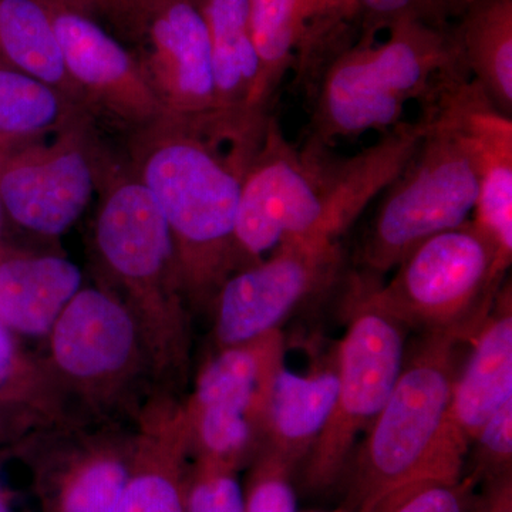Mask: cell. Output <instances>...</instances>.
I'll return each mask as SVG.
<instances>
[{
    "mask_svg": "<svg viewBox=\"0 0 512 512\" xmlns=\"http://www.w3.org/2000/svg\"><path fill=\"white\" fill-rule=\"evenodd\" d=\"M427 120L403 121L355 156L305 141L293 146L275 117L249 161L235 220L238 268L292 242L340 241L392 184L416 150Z\"/></svg>",
    "mask_w": 512,
    "mask_h": 512,
    "instance_id": "cell-1",
    "label": "cell"
},
{
    "mask_svg": "<svg viewBox=\"0 0 512 512\" xmlns=\"http://www.w3.org/2000/svg\"><path fill=\"white\" fill-rule=\"evenodd\" d=\"M130 136L128 168L153 195L170 228L185 301H214L238 269L239 191L258 146L210 123L170 116Z\"/></svg>",
    "mask_w": 512,
    "mask_h": 512,
    "instance_id": "cell-2",
    "label": "cell"
},
{
    "mask_svg": "<svg viewBox=\"0 0 512 512\" xmlns=\"http://www.w3.org/2000/svg\"><path fill=\"white\" fill-rule=\"evenodd\" d=\"M464 340L429 333L409 359L353 458L349 512H383L407 491L464 477L468 447L450 427L457 350Z\"/></svg>",
    "mask_w": 512,
    "mask_h": 512,
    "instance_id": "cell-3",
    "label": "cell"
},
{
    "mask_svg": "<svg viewBox=\"0 0 512 512\" xmlns=\"http://www.w3.org/2000/svg\"><path fill=\"white\" fill-rule=\"evenodd\" d=\"M382 43L359 39L320 77L308 103V141L330 147L339 138L402 124L407 104L429 106L470 80L453 26L399 23Z\"/></svg>",
    "mask_w": 512,
    "mask_h": 512,
    "instance_id": "cell-4",
    "label": "cell"
},
{
    "mask_svg": "<svg viewBox=\"0 0 512 512\" xmlns=\"http://www.w3.org/2000/svg\"><path fill=\"white\" fill-rule=\"evenodd\" d=\"M463 83L421 107L427 120L423 136L403 170L377 198L356 261L359 271L380 278L424 239L473 217L478 171L473 137L458 101Z\"/></svg>",
    "mask_w": 512,
    "mask_h": 512,
    "instance_id": "cell-5",
    "label": "cell"
},
{
    "mask_svg": "<svg viewBox=\"0 0 512 512\" xmlns=\"http://www.w3.org/2000/svg\"><path fill=\"white\" fill-rule=\"evenodd\" d=\"M94 244L107 275L126 293L156 369L183 365L188 328L173 235L156 200L113 160L100 185Z\"/></svg>",
    "mask_w": 512,
    "mask_h": 512,
    "instance_id": "cell-6",
    "label": "cell"
},
{
    "mask_svg": "<svg viewBox=\"0 0 512 512\" xmlns=\"http://www.w3.org/2000/svg\"><path fill=\"white\" fill-rule=\"evenodd\" d=\"M510 265L470 220L410 249L387 284L376 282L375 295L407 329L470 342L493 308Z\"/></svg>",
    "mask_w": 512,
    "mask_h": 512,
    "instance_id": "cell-7",
    "label": "cell"
},
{
    "mask_svg": "<svg viewBox=\"0 0 512 512\" xmlns=\"http://www.w3.org/2000/svg\"><path fill=\"white\" fill-rule=\"evenodd\" d=\"M380 278L357 271L352 311L336 355L335 404L306 458L309 490H328L348 470L359 437L389 399L406 360V326L377 301Z\"/></svg>",
    "mask_w": 512,
    "mask_h": 512,
    "instance_id": "cell-8",
    "label": "cell"
},
{
    "mask_svg": "<svg viewBox=\"0 0 512 512\" xmlns=\"http://www.w3.org/2000/svg\"><path fill=\"white\" fill-rule=\"evenodd\" d=\"M114 158L93 121L0 153V208L26 231L59 237L79 221Z\"/></svg>",
    "mask_w": 512,
    "mask_h": 512,
    "instance_id": "cell-9",
    "label": "cell"
},
{
    "mask_svg": "<svg viewBox=\"0 0 512 512\" xmlns=\"http://www.w3.org/2000/svg\"><path fill=\"white\" fill-rule=\"evenodd\" d=\"M164 116L217 124L211 42L195 0H127L116 16Z\"/></svg>",
    "mask_w": 512,
    "mask_h": 512,
    "instance_id": "cell-10",
    "label": "cell"
},
{
    "mask_svg": "<svg viewBox=\"0 0 512 512\" xmlns=\"http://www.w3.org/2000/svg\"><path fill=\"white\" fill-rule=\"evenodd\" d=\"M343 255L342 241L311 239L282 245L232 272L214 298L218 349L279 330L302 303L339 281Z\"/></svg>",
    "mask_w": 512,
    "mask_h": 512,
    "instance_id": "cell-11",
    "label": "cell"
},
{
    "mask_svg": "<svg viewBox=\"0 0 512 512\" xmlns=\"http://www.w3.org/2000/svg\"><path fill=\"white\" fill-rule=\"evenodd\" d=\"M249 20L269 104L289 72L308 101L333 60L362 35L357 0H249Z\"/></svg>",
    "mask_w": 512,
    "mask_h": 512,
    "instance_id": "cell-12",
    "label": "cell"
},
{
    "mask_svg": "<svg viewBox=\"0 0 512 512\" xmlns=\"http://www.w3.org/2000/svg\"><path fill=\"white\" fill-rule=\"evenodd\" d=\"M64 69L94 123L106 121L133 134L164 116L133 50L90 13L46 3Z\"/></svg>",
    "mask_w": 512,
    "mask_h": 512,
    "instance_id": "cell-13",
    "label": "cell"
},
{
    "mask_svg": "<svg viewBox=\"0 0 512 512\" xmlns=\"http://www.w3.org/2000/svg\"><path fill=\"white\" fill-rule=\"evenodd\" d=\"M49 338L57 373L87 392L120 387L141 359L151 362L136 316L117 293L100 286L80 289Z\"/></svg>",
    "mask_w": 512,
    "mask_h": 512,
    "instance_id": "cell-14",
    "label": "cell"
},
{
    "mask_svg": "<svg viewBox=\"0 0 512 512\" xmlns=\"http://www.w3.org/2000/svg\"><path fill=\"white\" fill-rule=\"evenodd\" d=\"M211 42L217 126L248 141L264 137L271 104L249 20V0H195Z\"/></svg>",
    "mask_w": 512,
    "mask_h": 512,
    "instance_id": "cell-15",
    "label": "cell"
},
{
    "mask_svg": "<svg viewBox=\"0 0 512 512\" xmlns=\"http://www.w3.org/2000/svg\"><path fill=\"white\" fill-rule=\"evenodd\" d=\"M136 439H89L46 453L36 466L42 512H113L133 468Z\"/></svg>",
    "mask_w": 512,
    "mask_h": 512,
    "instance_id": "cell-16",
    "label": "cell"
},
{
    "mask_svg": "<svg viewBox=\"0 0 512 512\" xmlns=\"http://www.w3.org/2000/svg\"><path fill=\"white\" fill-rule=\"evenodd\" d=\"M466 365L458 370L450 404V427L471 443L505 402L512 399V292L505 282L491 311L470 339Z\"/></svg>",
    "mask_w": 512,
    "mask_h": 512,
    "instance_id": "cell-17",
    "label": "cell"
},
{
    "mask_svg": "<svg viewBox=\"0 0 512 512\" xmlns=\"http://www.w3.org/2000/svg\"><path fill=\"white\" fill-rule=\"evenodd\" d=\"M458 101L476 148L478 197L471 221L512 262V117L471 79L458 89Z\"/></svg>",
    "mask_w": 512,
    "mask_h": 512,
    "instance_id": "cell-18",
    "label": "cell"
},
{
    "mask_svg": "<svg viewBox=\"0 0 512 512\" xmlns=\"http://www.w3.org/2000/svg\"><path fill=\"white\" fill-rule=\"evenodd\" d=\"M83 286L82 269L66 256L0 255V320L19 335L49 336Z\"/></svg>",
    "mask_w": 512,
    "mask_h": 512,
    "instance_id": "cell-19",
    "label": "cell"
},
{
    "mask_svg": "<svg viewBox=\"0 0 512 512\" xmlns=\"http://www.w3.org/2000/svg\"><path fill=\"white\" fill-rule=\"evenodd\" d=\"M285 366L281 329L241 345L221 348L202 367L188 409H217L244 414L266 427L269 399Z\"/></svg>",
    "mask_w": 512,
    "mask_h": 512,
    "instance_id": "cell-20",
    "label": "cell"
},
{
    "mask_svg": "<svg viewBox=\"0 0 512 512\" xmlns=\"http://www.w3.org/2000/svg\"><path fill=\"white\" fill-rule=\"evenodd\" d=\"M140 433L130 478L113 512H185L191 451L183 409L148 417Z\"/></svg>",
    "mask_w": 512,
    "mask_h": 512,
    "instance_id": "cell-21",
    "label": "cell"
},
{
    "mask_svg": "<svg viewBox=\"0 0 512 512\" xmlns=\"http://www.w3.org/2000/svg\"><path fill=\"white\" fill-rule=\"evenodd\" d=\"M336 387L335 369L302 376L282 367L272 387L262 447L298 467L328 423Z\"/></svg>",
    "mask_w": 512,
    "mask_h": 512,
    "instance_id": "cell-22",
    "label": "cell"
},
{
    "mask_svg": "<svg viewBox=\"0 0 512 512\" xmlns=\"http://www.w3.org/2000/svg\"><path fill=\"white\" fill-rule=\"evenodd\" d=\"M451 26L471 80L512 117V0H470Z\"/></svg>",
    "mask_w": 512,
    "mask_h": 512,
    "instance_id": "cell-23",
    "label": "cell"
},
{
    "mask_svg": "<svg viewBox=\"0 0 512 512\" xmlns=\"http://www.w3.org/2000/svg\"><path fill=\"white\" fill-rule=\"evenodd\" d=\"M87 120L93 121L55 87L0 62V153Z\"/></svg>",
    "mask_w": 512,
    "mask_h": 512,
    "instance_id": "cell-24",
    "label": "cell"
},
{
    "mask_svg": "<svg viewBox=\"0 0 512 512\" xmlns=\"http://www.w3.org/2000/svg\"><path fill=\"white\" fill-rule=\"evenodd\" d=\"M0 62L50 84L84 110L42 0H0Z\"/></svg>",
    "mask_w": 512,
    "mask_h": 512,
    "instance_id": "cell-25",
    "label": "cell"
},
{
    "mask_svg": "<svg viewBox=\"0 0 512 512\" xmlns=\"http://www.w3.org/2000/svg\"><path fill=\"white\" fill-rule=\"evenodd\" d=\"M468 3L470 0H357L362 18L360 39L376 40L377 33L399 23L450 28Z\"/></svg>",
    "mask_w": 512,
    "mask_h": 512,
    "instance_id": "cell-26",
    "label": "cell"
},
{
    "mask_svg": "<svg viewBox=\"0 0 512 512\" xmlns=\"http://www.w3.org/2000/svg\"><path fill=\"white\" fill-rule=\"evenodd\" d=\"M295 467L268 448H259L249 463L244 512H298L292 484Z\"/></svg>",
    "mask_w": 512,
    "mask_h": 512,
    "instance_id": "cell-27",
    "label": "cell"
},
{
    "mask_svg": "<svg viewBox=\"0 0 512 512\" xmlns=\"http://www.w3.org/2000/svg\"><path fill=\"white\" fill-rule=\"evenodd\" d=\"M185 512H244L238 470L195 458L188 468Z\"/></svg>",
    "mask_w": 512,
    "mask_h": 512,
    "instance_id": "cell-28",
    "label": "cell"
},
{
    "mask_svg": "<svg viewBox=\"0 0 512 512\" xmlns=\"http://www.w3.org/2000/svg\"><path fill=\"white\" fill-rule=\"evenodd\" d=\"M471 447H474V473L468 478L474 484L511 473L512 399L505 402L484 424Z\"/></svg>",
    "mask_w": 512,
    "mask_h": 512,
    "instance_id": "cell-29",
    "label": "cell"
},
{
    "mask_svg": "<svg viewBox=\"0 0 512 512\" xmlns=\"http://www.w3.org/2000/svg\"><path fill=\"white\" fill-rule=\"evenodd\" d=\"M473 480L426 483L407 491L383 512H466L474 495Z\"/></svg>",
    "mask_w": 512,
    "mask_h": 512,
    "instance_id": "cell-30",
    "label": "cell"
},
{
    "mask_svg": "<svg viewBox=\"0 0 512 512\" xmlns=\"http://www.w3.org/2000/svg\"><path fill=\"white\" fill-rule=\"evenodd\" d=\"M466 512H512V471L483 481V490L473 495Z\"/></svg>",
    "mask_w": 512,
    "mask_h": 512,
    "instance_id": "cell-31",
    "label": "cell"
},
{
    "mask_svg": "<svg viewBox=\"0 0 512 512\" xmlns=\"http://www.w3.org/2000/svg\"><path fill=\"white\" fill-rule=\"evenodd\" d=\"M18 369L19 359L12 340V332L0 320V390L13 382Z\"/></svg>",
    "mask_w": 512,
    "mask_h": 512,
    "instance_id": "cell-32",
    "label": "cell"
},
{
    "mask_svg": "<svg viewBox=\"0 0 512 512\" xmlns=\"http://www.w3.org/2000/svg\"><path fill=\"white\" fill-rule=\"evenodd\" d=\"M126 0H64V3L73 8L82 9L84 12L92 13L94 10H103V12L111 13L116 16L123 8Z\"/></svg>",
    "mask_w": 512,
    "mask_h": 512,
    "instance_id": "cell-33",
    "label": "cell"
},
{
    "mask_svg": "<svg viewBox=\"0 0 512 512\" xmlns=\"http://www.w3.org/2000/svg\"><path fill=\"white\" fill-rule=\"evenodd\" d=\"M0 512H15L12 505H10L8 497L0 490Z\"/></svg>",
    "mask_w": 512,
    "mask_h": 512,
    "instance_id": "cell-34",
    "label": "cell"
},
{
    "mask_svg": "<svg viewBox=\"0 0 512 512\" xmlns=\"http://www.w3.org/2000/svg\"><path fill=\"white\" fill-rule=\"evenodd\" d=\"M43 3H64V0H42ZM66 5V3H64Z\"/></svg>",
    "mask_w": 512,
    "mask_h": 512,
    "instance_id": "cell-35",
    "label": "cell"
},
{
    "mask_svg": "<svg viewBox=\"0 0 512 512\" xmlns=\"http://www.w3.org/2000/svg\"><path fill=\"white\" fill-rule=\"evenodd\" d=\"M326 512H349V511H345V510H335V511H326Z\"/></svg>",
    "mask_w": 512,
    "mask_h": 512,
    "instance_id": "cell-36",
    "label": "cell"
},
{
    "mask_svg": "<svg viewBox=\"0 0 512 512\" xmlns=\"http://www.w3.org/2000/svg\"><path fill=\"white\" fill-rule=\"evenodd\" d=\"M0 215H2V208H0Z\"/></svg>",
    "mask_w": 512,
    "mask_h": 512,
    "instance_id": "cell-37",
    "label": "cell"
}]
</instances>
